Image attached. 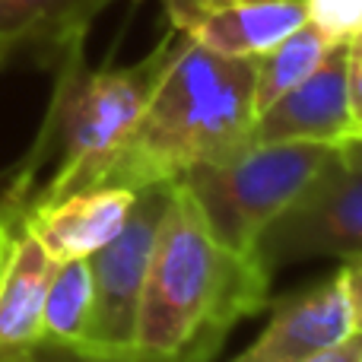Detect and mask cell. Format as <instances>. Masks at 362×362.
Segmentation results:
<instances>
[{
	"label": "cell",
	"mask_w": 362,
	"mask_h": 362,
	"mask_svg": "<svg viewBox=\"0 0 362 362\" xmlns=\"http://www.w3.org/2000/svg\"><path fill=\"white\" fill-rule=\"evenodd\" d=\"M6 67V61H4V57H0V70H4Z\"/></svg>",
	"instance_id": "cell-21"
},
{
	"label": "cell",
	"mask_w": 362,
	"mask_h": 362,
	"mask_svg": "<svg viewBox=\"0 0 362 362\" xmlns=\"http://www.w3.org/2000/svg\"><path fill=\"white\" fill-rule=\"evenodd\" d=\"M172 29L226 57H261L305 23L302 0H165Z\"/></svg>",
	"instance_id": "cell-9"
},
{
	"label": "cell",
	"mask_w": 362,
	"mask_h": 362,
	"mask_svg": "<svg viewBox=\"0 0 362 362\" xmlns=\"http://www.w3.org/2000/svg\"><path fill=\"white\" fill-rule=\"evenodd\" d=\"M178 32L172 29L144 61L127 67H95L83 64V45L70 48L57 61V83L48 105V118L38 134L32 156L19 165L16 178L4 191H23L48 159L54 169L38 181L16 210L51 204L70 191L102 187L112 163L127 146L159 74L172 54Z\"/></svg>",
	"instance_id": "cell-3"
},
{
	"label": "cell",
	"mask_w": 362,
	"mask_h": 362,
	"mask_svg": "<svg viewBox=\"0 0 362 362\" xmlns=\"http://www.w3.org/2000/svg\"><path fill=\"white\" fill-rule=\"evenodd\" d=\"M344 289H346V302H350V315H353V327L362 331V255L344 261Z\"/></svg>",
	"instance_id": "cell-17"
},
{
	"label": "cell",
	"mask_w": 362,
	"mask_h": 362,
	"mask_svg": "<svg viewBox=\"0 0 362 362\" xmlns=\"http://www.w3.org/2000/svg\"><path fill=\"white\" fill-rule=\"evenodd\" d=\"M54 264L23 213L0 200V362H29L42 344V305Z\"/></svg>",
	"instance_id": "cell-8"
},
{
	"label": "cell",
	"mask_w": 362,
	"mask_h": 362,
	"mask_svg": "<svg viewBox=\"0 0 362 362\" xmlns=\"http://www.w3.org/2000/svg\"><path fill=\"white\" fill-rule=\"evenodd\" d=\"M134 194L131 187H83L19 213L54 261H74L112 242L131 213Z\"/></svg>",
	"instance_id": "cell-11"
},
{
	"label": "cell",
	"mask_w": 362,
	"mask_h": 362,
	"mask_svg": "<svg viewBox=\"0 0 362 362\" xmlns=\"http://www.w3.org/2000/svg\"><path fill=\"white\" fill-rule=\"evenodd\" d=\"M334 38L325 35L318 25L305 23L296 32H289L283 42H276L270 51L255 57V108L264 112L274 99L299 86L305 76H312L321 67L334 48Z\"/></svg>",
	"instance_id": "cell-14"
},
{
	"label": "cell",
	"mask_w": 362,
	"mask_h": 362,
	"mask_svg": "<svg viewBox=\"0 0 362 362\" xmlns=\"http://www.w3.org/2000/svg\"><path fill=\"white\" fill-rule=\"evenodd\" d=\"M346 93H350L353 118L362 127V35L346 42Z\"/></svg>",
	"instance_id": "cell-16"
},
{
	"label": "cell",
	"mask_w": 362,
	"mask_h": 362,
	"mask_svg": "<svg viewBox=\"0 0 362 362\" xmlns=\"http://www.w3.org/2000/svg\"><path fill=\"white\" fill-rule=\"evenodd\" d=\"M362 255V169L334 159L315 185L283 210L257 242V261L267 274L308 257Z\"/></svg>",
	"instance_id": "cell-6"
},
{
	"label": "cell",
	"mask_w": 362,
	"mask_h": 362,
	"mask_svg": "<svg viewBox=\"0 0 362 362\" xmlns=\"http://www.w3.org/2000/svg\"><path fill=\"white\" fill-rule=\"evenodd\" d=\"M305 362H362V331L350 334L346 340L327 346V350L315 353V356H308Z\"/></svg>",
	"instance_id": "cell-19"
},
{
	"label": "cell",
	"mask_w": 362,
	"mask_h": 362,
	"mask_svg": "<svg viewBox=\"0 0 362 362\" xmlns=\"http://www.w3.org/2000/svg\"><path fill=\"white\" fill-rule=\"evenodd\" d=\"M305 19L334 42L362 35V0H302Z\"/></svg>",
	"instance_id": "cell-15"
},
{
	"label": "cell",
	"mask_w": 362,
	"mask_h": 362,
	"mask_svg": "<svg viewBox=\"0 0 362 362\" xmlns=\"http://www.w3.org/2000/svg\"><path fill=\"white\" fill-rule=\"evenodd\" d=\"M267 293L261 261L219 245L187 191L172 181L140 296L137 362H213L238 321L267 308Z\"/></svg>",
	"instance_id": "cell-1"
},
{
	"label": "cell",
	"mask_w": 362,
	"mask_h": 362,
	"mask_svg": "<svg viewBox=\"0 0 362 362\" xmlns=\"http://www.w3.org/2000/svg\"><path fill=\"white\" fill-rule=\"evenodd\" d=\"M42 340L95 353V289L86 257L54 264L42 305Z\"/></svg>",
	"instance_id": "cell-13"
},
{
	"label": "cell",
	"mask_w": 362,
	"mask_h": 362,
	"mask_svg": "<svg viewBox=\"0 0 362 362\" xmlns=\"http://www.w3.org/2000/svg\"><path fill=\"white\" fill-rule=\"evenodd\" d=\"M340 156L331 144H248L223 163L197 165L178 185L219 245L257 257V242L283 210Z\"/></svg>",
	"instance_id": "cell-4"
},
{
	"label": "cell",
	"mask_w": 362,
	"mask_h": 362,
	"mask_svg": "<svg viewBox=\"0 0 362 362\" xmlns=\"http://www.w3.org/2000/svg\"><path fill=\"white\" fill-rule=\"evenodd\" d=\"M356 334L344 289V270H334L305 293L276 302L264 334L229 362H305L315 353Z\"/></svg>",
	"instance_id": "cell-10"
},
{
	"label": "cell",
	"mask_w": 362,
	"mask_h": 362,
	"mask_svg": "<svg viewBox=\"0 0 362 362\" xmlns=\"http://www.w3.org/2000/svg\"><path fill=\"white\" fill-rule=\"evenodd\" d=\"M172 200V181L146 185L134 194L124 226L95 255H89L95 289V353L137 362L140 296L156 251L159 226Z\"/></svg>",
	"instance_id": "cell-5"
},
{
	"label": "cell",
	"mask_w": 362,
	"mask_h": 362,
	"mask_svg": "<svg viewBox=\"0 0 362 362\" xmlns=\"http://www.w3.org/2000/svg\"><path fill=\"white\" fill-rule=\"evenodd\" d=\"M255 61L226 57L178 32L172 54L127 146L102 187L178 181L197 165L223 163L255 134Z\"/></svg>",
	"instance_id": "cell-2"
},
{
	"label": "cell",
	"mask_w": 362,
	"mask_h": 362,
	"mask_svg": "<svg viewBox=\"0 0 362 362\" xmlns=\"http://www.w3.org/2000/svg\"><path fill=\"white\" fill-rule=\"evenodd\" d=\"M115 0H0V57L32 54L57 64L83 45L93 19Z\"/></svg>",
	"instance_id": "cell-12"
},
{
	"label": "cell",
	"mask_w": 362,
	"mask_h": 362,
	"mask_svg": "<svg viewBox=\"0 0 362 362\" xmlns=\"http://www.w3.org/2000/svg\"><path fill=\"white\" fill-rule=\"evenodd\" d=\"M362 137L346 93V42H337L312 76L255 118L251 144H331Z\"/></svg>",
	"instance_id": "cell-7"
},
{
	"label": "cell",
	"mask_w": 362,
	"mask_h": 362,
	"mask_svg": "<svg viewBox=\"0 0 362 362\" xmlns=\"http://www.w3.org/2000/svg\"><path fill=\"white\" fill-rule=\"evenodd\" d=\"M29 362H134V359H108V356H95V353H83V350H70V346H54V344H38L35 353L29 356Z\"/></svg>",
	"instance_id": "cell-18"
},
{
	"label": "cell",
	"mask_w": 362,
	"mask_h": 362,
	"mask_svg": "<svg viewBox=\"0 0 362 362\" xmlns=\"http://www.w3.org/2000/svg\"><path fill=\"white\" fill-rule=\"evenodd\" d=\"M340 159H344L346 165H353V169H362V137L346 140V144L340 146Z\"/></svg>",
	"instance_id": "cell-20"
}]
</instances>
